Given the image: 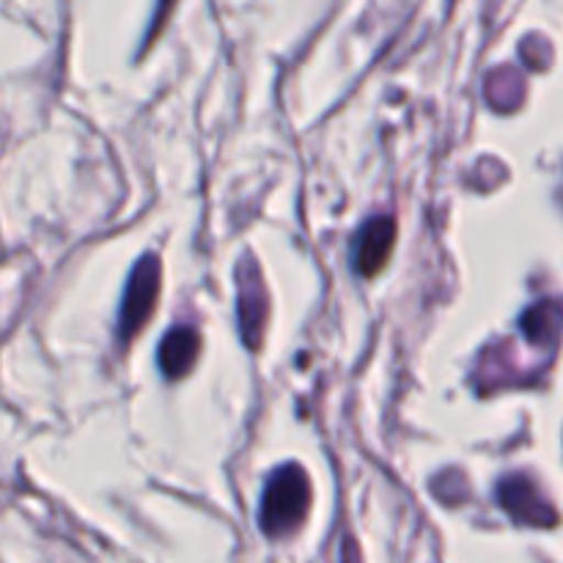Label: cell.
<instances>
[{"label":"cell","mask_w":563,"mask_h":563,"mask_svg":"<svg viewBox=\"0 0 563 563\" xmlns=\"http://www.w3.org/2000/svg\"><path fill=\"white\" fill-rule=\"evenodd\" d=\"M311 506V482L300 465H286L269 476L262 498V528L267 537L280 539L306 522Z\"/></svg>","instance_id":"1"},{"label":"cell","mask_w":563,"mask_h":563,"mask_svg":"<svg viewBox=\"0 0 563 563\" xmlns=\"http://www.w3.org/2000/svg\"><path fill=\"white\" fill-rule=\"evenodd\" d=\"M159 286H163V267H159V258L154 256V253H146V256L135 264V269H132L124 300H121L119 341L124 346L132 344V339H135V335L146 328L148 319H152L159 300Z\"/></svg>","instance_id":"2"},{"label":"cell","mask_w":563,"mask_h":563,"mask_svg":"<svg viewBox=\"0 0 563 563\" xmlns=\"http://www.w3.org/2000/svg\"><path fill=\"white\" fill-rule=\"evenodd\" d=\"M236 319H240L242 341L247 350L256 352L264 341V330H267L269 295L262 269L251 253L236 264Z\"/></svg>","instance_id":"3"},{"label":"cell","mask_w":563,"mask_h":563,"mask_svg":"<svg viewBox=\"0 0 563 563\" xmlns=\"http://www.w3.org/2000/svg\"><path fill=\"white\" fill-rule=\"evenodd\" d=\"M498 504L509 511L511 520L522 522V526H537V528H548L555 526V511L553 506L548 504L542 493H539L537 484L531 482L522 473H511V476L500 478L498 484Z\"/></svg>","instance_id":"4"},{"label":"cell","mask_w":563,"mask_h":563,"mask_svg":"<svg viewBox=\"0 0 563 563\" xmlns=\"http://www.w3.org/2000/svg\"><path fill=\"white\" fill-rule=\"evenodd\" d=\"M396 245V220L383 214V218L368 220L355 240V269L366 278L377 275L388 264L390 251Z\"/></svg>","instance_id":"5"},{"label":"cell","mask_w":563,"mask_h":563,"mask_svg":"<svg viewBox=\"0 0 563 563\" xmlns=\"http://www.w3.org/2000/svg\"><path fill=\"white\" fill-rule=\"evenodd\" d=\"M198 355H201V335L190 324H179V328L168 330L159 344V368L168 379L187 377L196 366Z\"/></svg>","instance_id":"6"},{"label":"cell","mask_w":563,"mask_h":563,"mask_svg":"<svg viewBox=\"0 0 563 563\" xmlns=\"http://www.w3.org/2000/svg\"><path fill=\"white\" fill-rule=\"evenodd\" d=\"M484 97L493 104L495 110H504V113H511L522 104L526 99V77L517 66H498L487 75V82H484Z\"/></svg>","instance_id":"7"},{"label":"cell","mask_w":563,"mask_h":563,"mask_svg":"<svg viewBox=\"0 0 563 563\" xmlns=\"http://www.w3.org/2000/svg\"><path fill=\"white\" fill-rule=\"evenodd\" d=\"M561 322H563V308L555 306V302H539V306L528 308L522 313L520 324H522V333L531 344L539 346H553L555 339L561 333Z\"/></svg>","instance_id":"8"},{"label":"cell","mask_w":563,"mask_h":563,"mask_svg":"<svg viewBox=\"0 0 563 563\" xmlns=\"http://www.w3.org/2000/svg\"><path fill=\"white\" fill-rule=\"evenodd\" d=\"M432 489H434V495L443 500V504H462V500L467 498V493H471L465 473H460V471L440 473V476L434 478Z\"/></svg>","instance_id":"9"},{"label":"cell","mask_w":563,"mask_h":563,"mask_svg":"<svg viewBox=\"0 0 563 563\" xmlns=\"http://www.w3.org/2000/svg\"><path fill=\"white\" fill-rule=\"evenodd\" d=\"M520 55L526 58V64L531 66V69H544L550 58V47L539 36H531L520 44Z\"/></svg>","instance_id":"10"},{"label":"cell","mask_w":563,"mask_h":563,"mask_svg":"<svg viewBox=\"0 0 563 563\" xmlns=\"http://www.w3.org/2000/svg\"><path fill=\"white\" fill-rule=\"evenodd\" d=\"M174 5H176V0H157V11H154L152 27H148V33H146V47L154 42V38L159 36V31H163L165 22H168V16H170V11H174Z\"/></svg>","instance_id":"11"}]
</instances>
